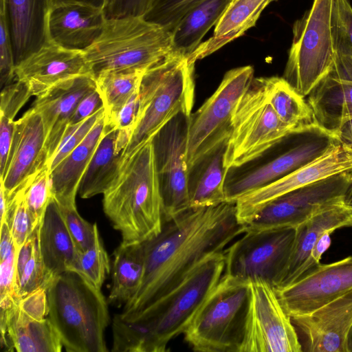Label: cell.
Returning <instances> with one entry per match:
<instances>
[{
	"label": "cell",
	"mask_w": 352,
	"mask_h": 352,
	"mask_svg": "<svg viewBox=\"0 0 352 352\" xmlns=\"http://www.w3.org/2000/svg\"><path fill=\"white\" fill-rule=\"evenodd\" d=\"M245 232L235 202L189 208L164 221L160 232L142 243L144 272L135 296L124 305V318L138 314L177 289L207 257L223 252Z\"/></svg>",
	"instance_id": "1"
},
{
	"label": "cell",
	"mask_w": 352,
	"mask_h": 352,
	"mask_svg": "<svg viewBox=\"0 0 352 352\" xmlns=\"http://www.w3.org/2000/svg\"><path fill=\"white\" fill-rule=\"evenodd\" d=\"M103 210L120 245L143 243L162 228V204L151 141L122 160L119 172L103 194Z\"/></svg>",
	"instance_id": "2"
},
{
	"label": "cell",
	"mask_w": 352,
	"mask_h": 352,
	"mask_svg": "<svg viewBox=\"0 0 352 352\" xmlns=\"http://www.w3.org/2000/svg\"><path fill=\"white\" fill-rule=\"evenodd\" d=\"M47 292L48 318L67 351H108L104 332L110 318L101 289L67 271L56 276Z\"/></svg>",
	"instance_id": "3"
},
{
	"label": "cell",
	"mask_w": 352,
	"mask_h": 352,
	"mask_svg": "<svg viewBox=\"0 0 352 352\" xmlns=\"http://www.w3.org/2000/svg\"><path fill=\"white\" fill-rule=\"evenodd\" d=\"M195 64L188 57L173 52L145 72L139 89L138 116L122 151V160L151 141L175 116L192 113Z\"/></svg>",
	"instance_id": "4"
},
{
	"label": "cell",
	"mask_w": 352,
	"mask_h": 352,
	"mask_svg": "<svg viewBox=\"0 0 352 352\" xmlns=\"http://www.w3.org/2000/svg\"><path fill=\"white\" fill-rule=\"evenodd\" d=\"M84 52L94 78L107 71L146 70L173 52L172 35L142 16L111 17Z\"/></svg>",
	"instance_id": "5"
},
{
	"label": "cell",
	"mask_w": 352,
	"mask_h": 352,
	"mask_svg": "<svg viewBox=\"0 0 352 352\" xmlns=\"http://www.w3.org/2000/svg\"><path fill=\"white\" fill-rule=\"evenodd\" d=\"M224 251L205 258L166 298L138 314L124 318L138 320L144 326L147 352L166 351L169 342L184 334L224 274Z\"/></svg>",
	"instance_id": "6"
},
{
	"label": "cell",
	"mask_w": 352,
	"mask_h": 352,
	"mask_svg": "<svg viewBox=\"0 0 352 352\" xmlns=\"http://www.w3.org/2000/svg\"><path fill=\"white\" fill-rule=\"evenodd\" d=\"M248 296V280L223 274L184 333L190 348L202 352H239Z\"/></svg>",
	"instance_id": "7"
},
{
	"label": "cell",
	"mask_w": 352,
	"mask_h": 352,
	"mask_svg": "<svg viewBox=\"0 0 352 352\" xmlns=\"http://www.w3.org/2000/svg\"><path fill=\"white\" fill-rule=\"evenodd\" d=\"M290 135L294 133L280 120L269 101L265 77H254L232 114L225 166L228 170L242 166Z\"/></svg>",
	"instance_id": "8"
},
{
	"label": "cell",
	"mask_w": 352,
	"mask_h": 352,
	"mask_svg": "<svg viewBox=\"0 0 352 352\" xmlns=\"http://www.w3.org/2000/svg\"><path fill=\"white\" fill-rule=\"evenodd\" d=\"M333 0H314L296 21L283 78L302 96L310 92L333 69L331 16Z\"/></svg>",
	"instance_id": "9"
},
{
	"label": "cell",
	"mask_w": 352,
	"mask_h": 352,
	"mask_svg": "<svg viewBox=\"0 0 352 352\" xmlns=\"http://www.w3.org/2000/svg\"><path fill=\"white\" fill-rule=\"evenodd\" d=\"M250 65L227 72L214 94L189 120L186 148L188 168L196 161L228 139L234 109L254 78Z\"/></svg>",
	"instance_id": "10"
},
{
	"label": "cell",
	"mask_w": 352,
	"mask_h": 352,
	"mask_svg": "<svg viewBox=\"0 0 352 352\" xmlns=\"http://www.w3.org/2000/svg\"><path fill=\"white\" fill-rule=\"evenodd\" d=\"M302 351L296 329L276 288L262 280H250L245 329L239 352Z\"/></svg>",
	"instance_id": "11"
},
{
	"label": "cell",
	"mask_w": 352,
	"mask_h": 352,
	"mask_svg": "<svg viewBox=\"0 0 352 352\" xmlns=\"http://www.w3.org/2000/svg\"><path fill=\"white\" fill-rule=\"evenodd\" d=\"M226 248L224 274L278 286L292 248L295 228L245 231Z\"/></svg>",
	"instance_id": "12"
},
{
	"label": "cell",
	"mask_w": 352,
	"mask_h": 352,
	"mask_svg": "<svg viewBox=\"0 0 352 352\" xmlns=\"http://www.w3.org/2000/svg\"><path fill=\"white\" fill-rule=\"evenodd\" d=\"M352 170L331 175L284 194L264 206L245 231L296 228L322 208L346 199Z\"/></svg>",
	"instance_id": "13"
},
{
	"label": "cell",
	"mask_w": 352,
	"mask_h": 352,
	"mask_svg": "<svg viewBox=\"0 0 352 352\" xmlns=\"http://www.w3.org/2000/svg\"><path fill=\"white\" fill-rule=\"evenodd\" d=\"M190 116L179 113L151 140L162 197L163 222L190 208L186 163Z\"/></svg>",
	"instance_id": "14"
},
{
	"label": "cell",
	"mask_w": 352,
	"mask_h": 352,
	"mask_svg": "<svg viewBox=\"0 0 352 352\" xmlns=\"http://www.w3.org/2000/svg\"><path fill=\"white\" fill-rule=\"evenodd\" d=\"M352 170V148L339 140L309 163L265 186L250 191L236 201V217L243 226L273 199L320 179Z\"/></svg>",
	"instance_id": "15"
},
{
	"label": "cell",
	"mask_w": 352,
	"mask_h": 352,
	"mask_svg": "<svg viewBox=\"0 0 352 352\" xmlns=\"http://www.w3.org/2000/svg\"><path fill=\"white\" fill-rule=\"evenodd\" d=\"M352 289V255L329 263H320L293 283L276 288L289 316L309 314Z\"/></svg>",
	"instance_id": "16"
},
{
	"label": "cell",
	"mask_w": 352,
	"mask_h": 352,
	"mask_svg": "<svg viewBox=\"0 0 352 352\" xmlns=\"http://www.w3.org/2000/svg\"><path fill=\"white\" fill-rule=\"evenodd\" d=\"M47 165L42 118L32 107L15 121L6 168L0 177L8 204Z\"/></svg>",
	"instance_id": "17"
},
{
	"label": "cell",
	"mask_w": 352,
	"mask_h": 352,
	"mask_svg": "<svg viewBox=\"0 0 352 352\" xmlns=\"http://www.w3.org/2000/svg\"><path fill=\"white\" fill-rule=\"evenodd\" d=\"M338 141L321 128L308 133L305 140L272 161L226 182V201L235 202L241 196L273 182L309 163Z\"/></svg>",
	"instance_id": "18"
},
{
	"label": "cell",
	"mask_w": 352,
	"mask_h": 352,
	"mask_svg": "<svg viewBox=\"0 0 352 352\" xmlns=\"http://www.w3.org/2000/svg\"><path fill=\"white\" fill-rule=\"evenodd\" d=\"M91 74L83 50H72L45 40L16 65L15 77L38 96L69 78Z\"/></svg>",
	"instance_id": "19"
},
{
	"label": "cell",
	"mask_w": 352,
	"mask_h": 352,
	"mask_svg": "<svg viewBox=\"0 0 352 352\" xmlns=\"http://www.w3.org/2000/svg\"><path fill=\"white\" fill-rule=\"evenodd\" d=\"M303 340V351L348 352L347 338L352 327V289L313 312L292 317Z\"/></svg>",
	"instance_id": "20"
},
{
	"label": "cell",
	"mask_w": 352,
	"mask_h": 352,
	"mask_svg": "<svg viewBox=\"0 0 352 352\" xmlns=\"http://www.w3.org/2000/svg\"><path fill=\"white\" fill-rule=\"evenodd\" d=\"M107 16L103 9L78 1L50 4L45 16V40L85 50L100 36Z\"/></svg>",
	"instance_id": "21"
},
{
	"label": "cell",
	"mask_w": 352,
	"mask_h": 352,
	"mask_svg": "<svg viewBox=\"0 0 352 352\" xmlns=\"http://www.w3.org/2000/svg\"><path fill=\"white\" fill-rule=\"evenodd\" d=\"M351 226L352 207L346 199L322 208L297 226L289 259L276 288L293 283L316 266L311 253L324 232Z\"/></svg>",
	"instance_id": "22"
},
{
	"label": "cell",
	"mask_w": 352,
	"mask_h": 352,
	"mask_svg": "<svg viewBox=\"0 0 352 352\" xmlns=\"http://www.w3.org/2000/svg\"><path fill=\"white\" fill-rule=\"evenodd\" d=\"M95 89V78L90 74H85L64 80L36 96L32 107L40 114L45 127L47 165L69 125L78 104Z\"/></svg>",
	"instance_id": "23"
},
{
	"label": "cell",
	"mask_w": 352,
	"mask_h": 352,
	"mask_svg": "<svg viewBox=\"0 0 352 352\" xmlns=\"http://www.w3.org/2000/svg\"><path fill=\"white\" fill-rule=\"evenodd\" d=\"M19 300L17 296L0 298L1 346L8 351H61L63 345L50 320L29 318L20 310Z\"/></svg>",
	"instance_id": "24"
},
{
	"label": "cell",
	"mask_w": 352,
	"mask_h": 352,
	"mask_svg": "<svg viewBox=\"0 0 352 352\" xmlns=\"http://www.w3.org/2000/svg\"><path fill=\"white\" fill-rule=\"evenodd\" d=\"M36 236L41 259L52 278L67 271L76 270L80 252L54 198L36 228Z\"/></svg>",
	"instance_id": "25"
},
{
	"label": "cell",
	"mask_w": 352,
	"mask_h": 352,
	"mask_svg": "<svg viewBox=\"0 0 352 352\" xmlns=\"http://www.w3.org/2000/svg\"><path fill=\"white\" fill-rule=\"evenodd\" d=\"M105 126L104 113L82 142L50 171L52 194L58 206L76 204L80 181L103 135Z\"/></svg>",
	"instance_id": "26"
},
{
	"label": "cell",
	"mask_w": 352,
	"mask_h": 352,
	"mask_svg": "<svg viewBox=\"0 0 352 352\" xmlns=\"http://www.w3.org/2000/svg\"><path fill=\"white\" fill-rule=\"evenodd\" d=\"M228 140L216 146L188 168L190 208L216 206L226 201L225 185L228 170L224 164V156Z\"/></svg>",
	"instance_id": "27"
},
{
	"label": "cell",
	"mask_w": 352,
	"mask_h": 352,
	"mask_svg": "<svg viewBox=\"0 0 352 352\" xmlns=\"http://www.w3.org/2000/svg\"><path fill=\"white\" fill-rule=\"evenodd\" d=\"M274 1L276 0H232L216 23L212 36L198 46L189 60L195 63L244 34Z\"/></svg>",
	"instance_id": "28"
},
{
	"label": "cell",
	"mask_w": 352,
	"mask_h": 352,
	"mask_svg": "<svg viewBox=\"0 0 352 352\" xmlns=\"http://www.w3.org/2000/svg\"><path fill=\"white\" fill-rule=\"evenodd\" d=\"M13 52L16 65L45 41V16L47 0H8Z\"/></svg>",
	"instance_id": "29"
},
{
	"label": "cell",
	"mask_w": 352,
	"mask_h": 352,
	"mask_svg": "<svg viewBox=\"0 0 352 352\" xmlns=\"http://www.w3.org/2000/svg\"><path fill=\"white\" fill-rule=\"evenodd\" d=\"M118 131L106 124L103 135L96 148L80 183L78 193L89 199L104 194L116 177L122 162L116 150Z\"/></svg>",
	"instance_id": "30"
},
{
	"label": "cell",
	"mask_w": 352,
	"mask_h": 352,
	"mask_svg": "<svg viewBox=\"0 0 352 352\" xmlns=\"http://www.w3.org/2000/svg\"><path fill=\"white\" fill-rule=\"evenodd\" d=\"M231 1L204 0L188 11L171 32L173 53L189 57Z\"/></svg>",
	"instance_id": "31"
},
{
	"label": "cell",
	"mask_w": 352,
	"mask_h": 352,
	"mask_svg": "<svg viewBox=\"0 0 352 352\" xmlns=\"http://www.w3.org/2000/svg\"><path fill=\"white\" fill-rule=\"evenodd\" d=\"M265 85L271 105L294 134L320 128L308 102L283 77H265Z\"/></svg>",
	"instance_id": "32"
},
{
	"label": "cell",
	"mask_w": 352,
	"mask_h": 352,
	"mask_svg": "<svg viewBox=\"0 0 352 352\" xmlns=\"http://www.w3.org/2000/svg\"><path fill=\"white\" fill-rule=\"evenodd\" d=\"M112 283L108 302L118 306L126 304L138 290L144 272V257L141 243L119 245L113 252Z\"/></svg>",
	"instance_id": "33"
},
{
	"label": "cell",
	"mask_w": 352,
	"mask_h": 352,
	"mask_svg": "<svg viewBox=\"0 0 352 352\" xmlns=\"http://www.w3.org/2000/svg\"><path fill=\"white\" fill-rule=\"evenodd\" d=\"M147 70V69H146ZM145 69L107 71L96 76L102 98L106 123H110L139 89Z\"/></svg>",
	"instance_id": "34"
},
{
	"label": "cell",
	"mask_w": 352,
	"mask_h": 352,
	"mask_svg": "<svg viewBox=\"0 0 352 352\" xmlns=\"http://www.w3.org/2000/svg\"><path fill=\"white\" fill-rule=\"evenodd\" d=\"M331 30L333 67L352 71V6L349 0H333Z\"/></svg>",
	"instance_id": "35"
},
{
	"label": "cell",
	"mask_w": 352,
	"mask_h": 352,
	"mask_svg": "<svg viewBox=\"0 0 352 352\" xmlns=\"http://www.w3.org/2000/svg\"><path fill=\"white\" fill-rule=\"evenodd\" d=\"M111 270L109 258L96 224L92 243L85 251L79 253L74 272L79 273L96 287L101 289Z\"/></svg>",
	"instance_id": "36"
},
{
	"label": "cell",
	"mask_w": 352,
	"mask_h": 352,
	"mask_svg": "<svg viewBox=\"0 0 352 352\" xmlns=\"http://www.w3.org/2000/svg\"><path fill=\"white\" fill-rule=\"evenodd\" d=\"M28 185L21 189L10 201L4 221L10 226L16 251L37 228L25 202V191Z\"/></svg>",
	"instance_id": "37"
},
{
	"label": "cell",
	"mask_w": 352,
	"mask_h": 352,
	"mask_svg": "<svg viewBox=\"0 0 352 352\" xmlns=\"http://www.w3.org/2000/svg\"><path fill=\"white\" fill-rule=\"evenodd\" d=\"M53 198L50 170L46 165L34 177L25 191L27 206L37 228Z\"/></svg>",
	"instance_id": "38"
},
{
	"label": "cell",
	"mask_w": 352,
	"mask_h": 352,
	"mask_svg": "<svg viewBox=\"0 0 352 352\" xmlns=\"http://www.w3.org/2000/svg\"><path fill=\"white\" fill-rule=\"evenodd\" d=\"M15 80V82L3 87L1 93L0 129H14L15 116L32 96L25 83Z\"/></svg>",
	"instance_id": "39"
},
{
	"label": "cell",
	"mask_w": 352,
	"mask_h": 352,
	"mask_svg": "<svg viewBox=\"0 0 352 352\" xmlns=\"http://www.w3.org/2000/svg\"><path fill=\"white\" fill-rule=\"evenodd\" d=\"M7 0H0V85H10L16 78Z\"/></svg>",
	"instance_id": "40"
},
{
	"label": "cell",
	"mask_w": 352,
	"mask_h": 352,
	"mask_svg": "<svg viewBox=\"0 0 352 352\" xmlns=\"http://www.w3.org/2000/svg\"><path fill=\"white\" fill-rule=\"evenodd\" d=\"M202 1L158 0L144 17L171 33L183 16Z\"/></svg>",
	"instance_id": "41"
},
{
	"label": "cell",
	"mask_w": 352,
	"mask_h": 352,
	"mask_svg": "<svg viewBox=\"0 0 352 352\" xmlns=\"http://www.w3.org/2000/svg\"><path fill=\"white\" fill-rule=\"evenodd\" d=\"M104 115L103 108L78 124L69 125L58 148L47 165L50 171L82 142L88 132Z\"/></svg>",
	"instance_id": "42"
},
{
	"label": "cell",
	"mask_w": 352,
	"mask_h": 352,
	"mask_svg": "<svg viewBox=\"0 0 352 352\" xmlns=\"http://www.w3.org/2000/svg\"><path fill=\"white\" fill-rule=\"evenodd\" d=\"M53 280L43 264L36 244L33 255L24 267L16 294L21 298L38 288L47 290Z\"/></svg>",
	"instance_id": "43"
},
{
	"label": "cell",
	"mask_w": 352,
	"mask_h": 352,
	"mask_svg": "<svg viewBox=\"0 0 352 352\" xmlns=\"http://www.w3.org/2000/svg\"><path fill=\"white\" fill-rule=\"evenodd\" d=\"M68 230L80 252L91 245L96 223L91 224L78 212L76 204L58 206Z\"/></svg>",
	"instance_id": "44"
},
{
	"label": "cell",
	"mask_w": 352,
	"mask_h": 352,
	"mask_svg": "<svg viewBox=\"0 0 352 352\" xmlns=\"http://www.w3.org/2000/svg\"><path fill=\"white\" fill-rule=\"evenodd\" d=\"M18 305L23 314L30 319L46 318L49 312L47 289L38 288L19 298Z\"/></svg>",
	"instance_id": "45"
},
{
	"label": "cell",
	"mask_w": 352,
	"mask_h": 352,
	"mask_svg": "<svg viewBox=\"0 0 352 352\" xmlns=\"http://www.w3.org/2000/svg\"><path fill=\"white\" fill-rule=\"evenodd\" d=\"M158 0H116L106 12L107 18L126 16H144Z\"/></svg>",
	"instance_id": "46"
},
{
	"label": "cell",
	"mask_w": 352,
	"mask_h": 352,
	"mask_svg": "<svg viewBox=\"0 0 352 352\" xmlns=\"http://www.w3.org/2000/svg\"><path fill=\"white\" fill-rule=\"evenodd\" d=\"M103 108V102L96 87L79 102L71 118L69 125L78 124Z\"/></svg>",
	"instance_id": "47"
},
{
	"label": "cell",
	"mask_w": 352,
	"mask_h": 352,
	"mask_svg": "<svg viewBox=\"0 0 352 352\" xmlns=\"http://www.w3.org/2000/svg\"><path fill=\"white\" fill-rule=\"evenodd\" d=\"M16 250L0 261V298L16 295L15 289Z\"/></svg>",
	"instance_id": "48"
},
{
	"label": "cell",
	"mask_w": 352,
	"mask_h": 352,
	"mask_svg": "<svg viewBox=\"0 0 352 352\" xmlns=\"http://www.w3.org/2000/svg\"><path fill=\"white\" fill-rule=\"evenodd\" d=\"M37 244L36 230L28 239L23 245L16 251L15 258V289L16 293L19 285L21 277L27 263L31 258Z\"/></svg>",
	"instance_id": "49"
},
{
	"label": "cell",
	"mask_w": 352,
	"mask_h": 352,
	"mask_svg": "<svg viewBox=\"0 0 352 352\" xmlns=\"http://www.w3.org/2000/svg\"><path fill=\"white\" fill-rule=\"evenodd\" d=\"M16 250L10 226L7 221L1 223L0 261L7 258Z\"/></svg>",
	"instance_id": "50"
},
{
	"label": "cell",
	"mask_w": 352,
	"mask_h": 352,
	"mask_svg": "<svg viewBox=\"0 0 352 352\" xmlns=\"http://www.w3.org/2000/svg\"><path fill=\"white\" fill-rule=\"evenodd\" d=\"M333 232L331 230L324 232L316 242L312 253L311 257L314 263L317 266L320 263V260L323 254L328 250L331 243V234Z\"/></svg>",
	"instance_id": "51"
},
{
	"label": "cell",
	"mask_w": 352,
	"mask_h": 352,
	"mask_svg": "<svg viewBox=\"0 0 352 352\" xmlns=\"http://www.w3.org/2000/svg\"><path fill=\"white\" fill-rule=\"evenodd\" d=\"M333 134L340 142L352 148V120L342 124Z\"/></svg>",
	"instance_id": "52"
},
{
	"label": "cell",
	"mask_w": 352,
	"mask_h": 352,
	"mask_svg": "<svg viewBox=\"0 0 352 352\" xmlns=\"http://www.w3.org/2000/svg\"><path fill=\"white\" fill-rule=\"evenodd\" d=\"M48 1V6L54 3L59 2V1H78L89 3L93 5L94 6L103 9L106 12L110 8L112 4L114 3L116 0H47Z\"/></svg>",
	"instance_id": "53"
},
{
	"label": "cell",
	"mask_w": 352,
	"mask_h": 352,
	"mask_svg": "<svg viewBox=\"0 0 352 352\" xmlns=\"http://www.w3.org/2000/svg\"><path fill=\"white\" fill-rule=\"evenodd\" d=\"M347 350L348 352H352V327L347 338Z\"/></svg>",
	"instance_id": "54"
},
{
	"label": "cell",
	"mask_w": 352,
	"mask_h": 352,
	"mask_svg": "<svg viewBox=\"0 0 352 352\" xmlns=\"http://www.w3.org/2000/svg\"><path fill=\"white\" fill-rule=\"evenodd\" d=\"M346 201L347 202L352 201V185L351 186L349 192L347 194Z\"/></svg>",
	"instance_id": "55"
},
{
	"label": "cell",
	"mask_w": 352,
	"mask_h": 352,
	"mask_svg": "<svg viewBox=\"0 0 352 352\" xmlns=\"http://www.w3.org/2000/svg\"><path fill=\"white\" fill-rule=\"evenodd\" d=\"M348 203H349V204L352 207V201H351V202H348Z\"/></svg>",
	"instance_id": "56"
}]
</instances>
